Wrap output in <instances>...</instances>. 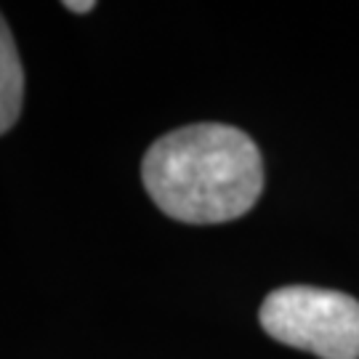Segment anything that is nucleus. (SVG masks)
Listing matches in <instances>:
<instances>
[{
    "instance_id": "1",
    "label": "nucleus",
    "mask_w": 359,
    "mask_h": 359,
    "mask_svg": "<svg viewBox=\"0 0 359 359\" xmlns=\"http://www.w3.org/2000/svg\"><path fill=\"white\" fill-rule=\"evenodd\" d=\"M142 179L165 216L184 224H224L256 205L264 163L245 130L197 123L160 136L147 149Z\"/></svg>"
},
{
    "instance_id": "2",
    "label": "nucleus",
    "mask_w": 359,
    "mask_h": 359,
    "mask_svg": "<svg viewBox=\"0 0 359 359\" xmlns=\"http://www.w3.org/2000/svg\"><path fill=\"white\" fill-rule=\"evenodd\" d=\"M258 320L285 346L322 359H359V301L346 293L287 285L266 295Z\"/></svg>"
},
{
    "instance_id": "3",
    "label": "nucleus",
    "mask_w": 359,
    "mask_h": 359,
    "mask_svg": "<svg viewBox=\"0 0 359 359\" xmlns=\"http://www.w3.org/2000/svg\"><path fill=\"white\" fill-rule=\"evenodd\" d=\"M22 96H25V72L11 29L0 13V133H6L19 120Z\"/></svg>"
},
{
    "instance_id": "4",
    "label": "nucleus",
    "mask_w": 359,
    "mask_h": 359,
    "mask_svg": "<svg viewBox=\"0 0 359 359\" xmlns=\"http://www.w3.org/2000/svg\"><path fill=\"white\" fill-rule=\"evenodd\" d=\"M65 8H69V11H75V13H86L93 8V3H90V0H86V3H72V0H67Z\"/></svg>"
}]
</instances>
